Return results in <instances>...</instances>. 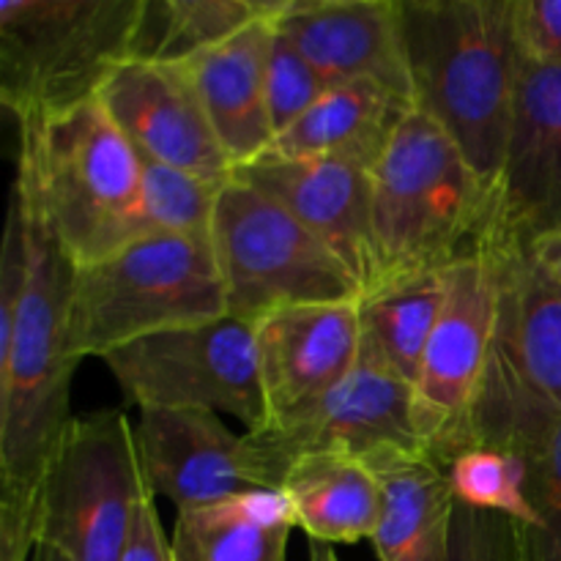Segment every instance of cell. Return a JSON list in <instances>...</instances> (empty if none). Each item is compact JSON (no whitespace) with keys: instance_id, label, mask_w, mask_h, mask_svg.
<instances>
[{"instance_id":"6da1fadb","label":"cell","mask_w":561,"mask_h":561,"mask_svg":"<svg viewBox=\"0 0 561 561\" xmlns=\"http://www.w3.org/2000/svg\"><path fill=\"white\" fill-rule=\"evenodd\" d=\"M515 0H400L414 107L499 190L518 96Z\"/></svg>"},{"instance_id":"7a4b0ae2","label":"cell","mask_w":561,"mask_h":561,"mask_svg":"<svg viewBox=\"0 0 561 561\" xmlns=\"http://www.w3.org/2000/svg\"><path fill=\"white\" fill-rule=\"evenodd\" d=\"M27 228L31 274L14 332L0 345V499L38 507V488L64 436L75 367L66 348V305L75 266L60 252L42 208L14 181Z\"/></svg>"},{"instance_id":"3957f363","label":"cell","mask_w":561,"mask_h":561,"mask_svg":"<svg viewBox=\"0 0 561 561\" xmlns=\"http://www.w3.org/2000/svg\"><path fill=\"white\" fill-rule=\"evenodd\" d=\"M370 175L378 285L480 255L496 225L499 190L431 115L411 110Z\"/></svg>"},{"instance_id":"277c9868","label":"cell","mask_w":561,"mask_h":561,"mask_svg":"<svg viewBox=\"0 0 561 561\" xmlns=\"http://www.w3.org/2000/svg\"><path fill=\"white\" fill-rule=\"evenodd\" d=\"M16 179L75 268L140 233L142 159L96 99L16 124Z\"/></svg>"},{"instance_id":"5b68a950","label":"cell","mask_w":561,"mask_h":561,"mask_svg":"<svg viewBox=\"0 0 561 561\" xmlns=\"http://www.w3.org/2000/svg\"><path fill=\"white\" fill-rule=\"evenodd\" d=\"M496 294L485 381L471 414V447L524 453L561 414V285L535 247L488 236Z\"/></svg>"},{"instance_id":"8992f818","label":"cell","mask_w":561,"mask_h":561,"mask_svg":"<svg viewBox=\"0 0 561 561\" xmlns=\"http://www.w3.org/2000/svg\"><path fill=\"white\" fill-rule=\"evenodd\" d=\"M228 316L211 239L137 236L121 250L75 268L66 305L71 359H104L115 348Z\"/></svg>"},{"instance_id":"52a82bcc","label":"cell","mask_w":561,"mask_h":561,"mask_svg":"<svg viewBox=\"0 0 561 561\" xmlns=\"http://www.w3.org/2000/svg\"><path fill=\"white\" fill-rule=\"evenodd\" d=\"M146 0H0V102L49 118L99 96L135 58Z\"/></svg>"},{"instance_id":"ba28073f","label":"cell","mask_w":561,"mask_h":561,"mask_svg":"<svg viewBox=\"0 0 561 561\" xmlns=\"http://www.w3.org/2000/svg\"><path fill=\"white\" fill-rule=\"evenodd\" d=\"M148 496L124 411L71 416L38 488L36 546L69 561H121Z\"/></svg>"},{"instance_id":"9c48e42d","label":"cell","mask_w":561,"mask_h":561,"mask_svg":"<svg viewBox=\"0 0 561 561\" xmlns=\"http://www.w3.org/2000/svg\"><path fill=\"white\" fill-rule=\"evenodd\" d=\"M211 247L228 316L257 323L296 305L359 301L345 263L266 192L236 179L219 192Z\"/></svg>"},{"instance_id":"30bf717a","label":"cell","mask_w":561,"mask_h":561,"mask_svg":"<svg viewBox=\"0 0 561 561\" xmlns=\"http://www.w3.org/2000/svg\"><path fill=\"white\" fill-rule=\"evenodd\" d=\"M104 365L126 405L201 409L244 422L247 433L268 422L255 323L222 316L170 329L115 348Z\"/></svg>"},{"instance_id":"8fae6325","label":"cell","mask_w":561,"mask_h":561,"mask_svg":"<svg viewBox=\"0 0 561 561\" xmlns=\"http://www.w3.org/2000/svg\"><path fill=\"white\" fill-rule=\"evenodd\" d=\"M422 449L403 381L362 337L359 362L332 392L268 427L241 436V471L250 488L279 491L294 463L316 455L367 458L378 447Z\"/></svg>"},{"instance_id":"7c38bea8","label":"cell","mask_w":561,"mask_h":561,"mask_svg":"<svg viewBox=\"0 0 561 561\" xmlns=\"http://www.w3.org/2000/svg\"><path fill=\"white\" fill-rule=\"evenodd\" d=\"M496 294L485 252L447 268V299L411 387L422 453L447 469L471 447V414L485 381Z\"/></svg>"},{"instance_id":"4fadbf2b","label":"cell","mask_w":561,"mask_h":561,"mask_svg":"<svg viewBox=\"0 0 561 561\" xmlns=\"http://www.w3.org/2000/svg\"><path fill=\"white\" fill-rule=\"evenodd\" d=\"M99 102L140 159L222 184L236 175L195 88L179 66L126 60L104 82Z\"/></svg>"},{"instance_id":"5bb4252c","label":"cell","mask_w":561,"mask_h":561,"mask_svg":"<svg viewBox=\"0 0 561 561\" xmlns=\"http://www.w3.org/2000/svg\"><path fill=\"white\" fill-rule=\"evenodd\" d=\"M274 27L327 88L373 80L414 104L400 0H283Z\"/></svg>"},{"instance_id":"9a60e30c","label":"cell","mask_w":561,"mask_h":561,"mask_svg":"<svg viewBox=\"0 0 561 561\" xmlns=\"http://www.w3.org/2000/svg\"><path fill=\"white\" fill-rule=\"evenodd\" d=\"M236 179L288 208L321 244H327L359 283L362 296L381 279L373 230V175L332 159L274 162L261 159L236 170Z\"/></svg>"},{"instance_id":"2e32d148","label":"cell","mask_w":561,"mask_h":561,"mask_svg":"<svg viewBox=\"0 0 561 561\" xmlns=\"http://www.w3.org/2000/svg\"><path fill=\"white\" fill-rule=\"evenodd\" d=\"M561 228V66L524 58L491 233L535 244Z\"/></svg>"},{"instance_id":"e0dca14e","label":"cell","mask_w":561,"mask_h":561,"mask_svg":"<svg viewBox=\"0 0 561 561\" xmlns=\"http://www.w3.org/2000/svg\"><path fill=\"white\" fill-rule=\"evenodd\" d=\"M268 422L345 381L362 351L359 301L296 305L255 323Z\"/></svg>"},{"instance_id":"ac0fdd59","label":"cell","mask_w":561,"mask_h":561,"mask_svg":"<svg viewBox=\"0 0 561 561\" xmlns=\"http://www.w3.org/2000/svg\"><path fill=\"white\" fill-rule=\"evenodd\" d=\"M135 447L153 499L175 510H197L247 491L241 436L219 414L201 409H146L135 425Z\"/></svg>"},{"instance_id":"d6986e66","label":"cell","mask_w":561,"mask_h":561,"mask_svg":"<svg viewBox=\"0 0 561 561\" xmlns=\"http://www.w3.org/2000/svg\"><path fill=\"white\" fill-rule=\"evenodd\" d=\"M274 16L261 20L179 66L195 88L206 118L233 168L257 162L274 140L266 99Z\"/></svg>"},{"instance_id":"ffe728a7","label":"cell","mask_w":561,"mask_h":561,"mask_svg":"<svg viewBox=\"0 0 561 561\" xmlns=\"http://www.w3.org/2000/svg\"><path fill=\"white\" fill-rule=\"evenodd\" d=\"M411 110L414 104L409 99L373 80L332 85L296 124L274 137L261 159H332L373 173Z\"/></svg>"},{"instance_id":"44dd1931","label":"cell","mask_w":561,"mask_h":561,"mask_svg":"<svg viewBox=\"0 0 561 561\" xmlns=\"http://www.w3.org/2000/svg\"><path fill=\"white\" fill-rule=\"evenodd\" d=\"M365 460L381 488L378 561H447L455 496L447 469L422 449L378 447Z\"/></svg>"},{"instance_id":"7402d4cb","label":"cell","mask_w":561,"mask_h":561,"mask_svg":"<svg viewBox=\"0 0 561 561\" xmlns=\"http://www.w3.org/2000/svg\"><path fill=\"white\" fill-rule=\"evenodd\" d=\"M279 491L288 493L296 529L312 542L354 546L373 540L381 518V488L370 466L348 455H316L288 469Z\"/></svg>"},{"instance_id":"603a6c76","label":"cell","mask_w":561,"mask_h":561,"mask_svg":"<svg viewBox=\"0 0 561 561\" xmlns=\"http://www.w3.org/2000/svg\"><path fill=\"white\" fill-rule=\"evenodd\" d=\"M444 299L447 268L387 279L359 299L362 337L411 387L420 376Z\"/></svg>"},{"instance_id":"cb8c5ba5","label":"cell","mask_w":561,"mask_h":561,"mask_svg":"<svg viewBox=\"0 0 561 561\" xmlns=\"http://www.w3.org/2000/svg\"><path fill=\"white\" fill-rule=\"evenodd\" d=\"M279 9L283 0H146L135 58L184 64Z\"/></svg>"},{"instance_id":"d4e9b609","label":"cell","mask_w":561,"mask_h":561,"mask_svg":"<svg viewBox=\"0 0 561 561\" xmlns=\"http://www.w3.org/2000/svg\"><path fill=\"white\" fill-rule=\"evenodd\" d=\"M225 184L142 159L140 233L137 236L162 233L211 239L214 211H217L219 192L225 190Z\"/></svg>"},{"instance_id":"484cf974","label":"cell","mask_w":561,"mask_h":561,"mask_svg":"<svg viewBox=\"0 0 561 561\" xmlns=\"http://www.w3.org/2000/svg\"><path fill=\"white\" fill-rule=\"evenodd\" d=\"M455 502L463 507L496 513L515 520L524 531L535 529L537 518L529 502V471L518 453L493 447L466 449L447 466Z\"/></svg>"},{"instance_id":"4316f807","label":"cell","mask_w":561,"mask_h":561,"mask_svg":"<svg viewBox=\"0 0 561 561\" xmlns=\"http://www.w3.org/2000/svg\"><path fill=\"white\" fill-rule=\"evenodd\" d=\"M294 529H261L222 518L211 507L181 510L173 561H288Z\"/></svg>"},{"instance_id":"83f0119b","label":"cell","mask_w":561,"mask_h":561,"mask_svg":"<svg viewBox=\"0 0 561 561\" xmlns=\"http://www.w3.org/2000/svg\"><path fill=\"white\" fill-rule=\"evenodd\" d=\"M529 471V502L535 529L524 531L526 559L561 561V414L535 447L518 453Z\"/></svg>"},{"instance_id":"f1b7e54d","label":"cell","mask_w":561,"mask_h":561,"mask_svg":"<svg viewBox=\"0 0 561 561\" xmlns=\"http://www.w3.org/2000/svg\"><path fill=\"white\" fill-rule=\"evenodd\" d=\"M327 91V82L321 80L316 66L290 44V38H285L274 27L266 71V99L274 137L283 135L290 124H296Z\"/></svg>"},{"instance_id":"f546056e","label":"cell","mask_w":561,"mask_h":561,"mask_svg":"<svg viewBox=\"0 0 561 561\" xmlns=\"http://www.w3.org/2000/svg\"><path fill=\"white\" fill-rule=\"evenodd\" d=\"M447 561H529L524 529L504 515L455 502Z\"/></svg>"},{"instance_id":"4dcf8cb0","label":"cell","mask_w":561,"mask_h":561,"mask_svg":"<svg viewBox=\"0 0 561 561\" xmlns=\"http://www.w3.org/2000/svg\"><path fill=\"white\" fill-rule=\"evenodd\" d=\"M513 22L526 60L561 66V0H515Z\"/></svg>"},{"instance_id":"1f68e13d","label":"cell","mask_w":561,"mask_h":561,"mask_svg":"<svg viewBox=\"0 0 561 561\" xmlns=\"http://www.w3.org/2000/svg\"><path fill=\"white\" fill-rule=\"evenodd\" d=\"M121 561H173V546L164 537L162 524H159L157 504L153 496H148L140 504V513L135 518L129 546H126Z\"/></svg>"},{"instance_id":"d6a6232c","label":"cell","mask_w":561,"mask_h":561,"mask_svg":"<svg viewBox=\"0 0 561 561\" xmlns=\"http://www.w3.org/2000/svg\"><path fill=\"white\" fill-rule=\"evenodd\" d=\"M531 247H535V252L540 255V261L551 268V274L559 279V285H561V228L540 236V239H537Z\"/></svg>"},{"instance_id":"836d02e7","label":"cell","mask_w":561,"mask_h":561,"mask_svg":"<svg viewBox=\"0 0 561 561\" xmlns=\"http://www.w3.org/2000/svg\"><path fill=\"white\" fill-rule=\"evenodd\" d=\"M310 561H340L332 546L327 542H312L310 546Z\"/></svg>"},{"instance_id":"e575fe53","label":"cell","mask_w":561,"mask_h":561,"mask_svg":"<svg viewBox=\"0 0 561 561\" xmlns=\"http://www.w3.org/2000/svg\"><path fill=\"white\" fill-rule=\"evenodd\" d=\"M33 561H69V559L60 557V553L53 551V548L36 546V551H33Z\"/></svg>"}]
</instances>
